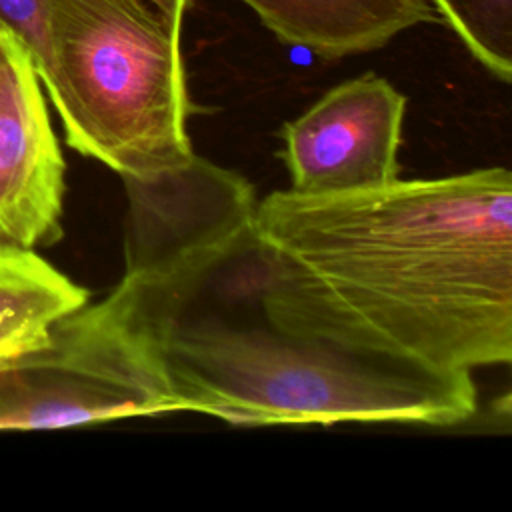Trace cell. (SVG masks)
Returning a JSON list of instances; mask_svg holds the SVG:
<instances>
[{"instance_id": "1", "label": "cell", "mask_w": 512, "mask_h": 512, "mask_svg": "<svg viewBox=\"0 0 512 512\" xmlns=\"http://www.w3.org/2000/svg\"><path fill=\"white\" fill-rule=\"evenodd\" d=\"M122 180L124 274L90 306L178 412L240 426H458L476 416L470 372L432 370L278 320L256 192L238 172L194 154L178 168Z\"/></svg>"}, {"instance_id": "2", "label": "cell", "mask_w": 512, "mask_h": 512, "mask_svg": "<svg viewBox=\"0 0 512 512\" xmlns=\"http://www.w3.org/2000/svg\"><path fill=\"white\" fill-rule=\"evenodd\" d=\"M254 224L290 330L440 372L512 360L510 170L276 190L256 200Z\"/></svg>"}, {"instance_id": "3", "label": "cell", "mask_w": 512, "mask_h": 512, "mask_svg": "<svg viewBox=\"0 0 512 512\" xmlns=\"http://www.w3.org/2000/svg\"><path fill=\"white\" fill-rule=\"evenodd\" d=\"M180 22L148 0H46L36 62L66 144L122 178L194 156Z\"/></svg>"}, {"instance_id": "4", "label": "cell", "mask_w": 512, "mask_h": 512, "mask_svg": "<svg viewBox=\"0 0 512 512\" xmlns=\"http://www.w3.org/2000/svg\"><path fill=\"white\" fill-rule=\"evenodd\" d=\"M404 110L406 98L376 74L328 90L280 130L290 190L342 194L400 178Z\"/></svg>"}, {"instance_id": "5", "label": "cell", "mask_w": 512, "mask_h": 512, "mask_svg": "<svg viewBox=\"0 0 512 512\" xmlns=\"http://www.w3.org/2000/svg\"><path fill=\"white\" fill-rule=\"evenodd\" d=\"M64 172L34 56L0 26V244L36 250L62 238Z\"/></svg>"}, {"instance_id": "6", "label": "cell", "mask_w": 512, "mask_h": 512, "mask_svg": "<svg viewBox=\"0 0 512 512\" xmlns=\"http://www.w3.org/2000/svg\"><path fill=\"white\" fill-rule=\"evenodd\" d=\"M172 412L156 388L40 348L0 368V430H56Z\"/></svg>"}, {"instance_id": "7", "label": "cell", "mask_w": 512, "mask_h": 512, "mask_svg": "<svg viewBox=\"0 0 512 512\" xmlns=\"http://www.w3.org/2000/svg\"><path fill=\"white\" fill-rule=\"evenodd\" d=\"M284 44L324 60L372 52L438 22L432 0H240Z\"/></svg>"}, {"instance_id": "8", "label": "cell", "mask_w": 512, "mask_h": 512, "mask_svg": "<svg viewBox=\"0 0 512 512\" xmlns=\"http://www.w3.org/2000/svg\"><path fill=\"white\" fill-rule=\"evenodd\" d=\"M86 302L88 290L36 250L0 244V368L44 348L54 324Z\"/></svg>"}, {"instance_id": "9", "label": "cell", "mask_w": 512, "mask_h": 512, "mask_svg": "<svg viewBox=\"0 0 512 512\" xmlns=\"http://www.w3.org/2000/svg\"><path fill=\"white\" fill-rule=\"evenodd\" d=\"M470 54L498 80L512 78V0H432Z\"/></svg>"}, {"instance_id": "10", "label": "cell", "mask_w": 512, "mask_h": 512, "mask_svg": "<svg viewBox=\"0 0 512 512\" xmlns=\"http://www.w3.org/2000/svg\"><path fill=\"white\" fill-rule=\"evenodd\" d=\"M44 2L46 0H0V26L16 34L40 60L44 48Z\"/></svg>"}, {"instance_id": "11", "label": "cell", "mask_w": 512, "mask_h": 512, "mask_svg": "<svg viewBox=\"0 0 512 512\" xmlns=\"http://www.w3.org/2000/svg\"><path fill=\"white\" fill-rule=\"evenodd\" d=\"M154 4L162 14H166L172 20H182V14L188 6V0H148Z\"/></svg>"}]
</instances>
